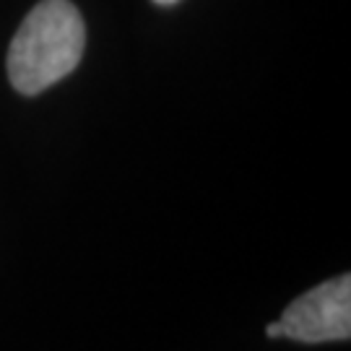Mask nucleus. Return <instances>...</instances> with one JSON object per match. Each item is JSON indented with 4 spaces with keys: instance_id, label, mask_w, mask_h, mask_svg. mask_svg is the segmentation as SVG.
I'll return each mask as SVG.
<instances>
[{
    "instance_id": "3",
    "label": "nucleus",
    "mask_w": 351,
    "mask_h": 351,
    "mask_svg": "<svg viewBox=\"0 0 351 351\" xmlns=\"http://www.w3.org/2000/svg\"><path fill=\"white\" fill-rule=\"evenodd\" d=\"M265 336H268V339H281V323L265 326Z\"/></svg>"
},
{
    "instance_id": "4",
    "label": "nucleus",
    "mask_w": 351,
    "mask_h": 351,
    "mask_svg": "<svg viewBox=\"0 0 351 351\" xmlns=\"http://www.w3.org/2000/svg\"><path fill=\"white\" fill-rule=\"evenodd\" d=\"M154 3H159V5H175L180 0H154Z\"/></svg>"
},
{
    "instance_id": "2",
    "label": "nucleus",
    "mask_w": 351,
    "mask_h": 351,
    "mask_svg": "<svg viewBox=\"0 0 351 351\" xmlns=\"http://www.w3.org/2000/svg\"><path fill=\"white\" fill-rule=\"evenodd\" d=\"M281 336L300 343L349 341L351 336V278L336 276L310 289L281 315Z\"/></svg>"
},
{
    "instance_id": "1",
    "label": "nucleus",
    "mask_w": 351,
    "mask_h": 351,
    "mask_svg": "<svg viewBox=\"0 0 351 351\" xmlns=\"http://www.w3.org/2000/svg\"><path fill=\"white\" fill-rule=\"evenodd\" d=\"M86 47V26L71 0H42L19 26L8 50V78L34 97L73 73Z\"/></svg>"
}]
</instances>
